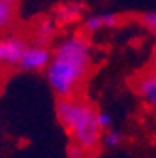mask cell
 I'll list each match as a JSON object with an SVG mask.
<instances>
[{
    "mask_svg": "<svg viewBox=\"0 0 156 158\" xmlns=\"http://www.w3.org/2000/svg\"><path fill=\"white\" fill-rule=\"evenodd\" d=\"M150 72H152V73H156V51H154L152 60H150Z\"/></svg>",
    "mask_w": 156,
    "mask_h": 158,
    "instance_id": "7c38bea8",
    "label": "cell"
},
{
    "mask_svg": "<svg viewBox=\"0 0 156 158\" xmlns=\"http://www.w3.org/2000/svg\"><path fill=\"white\" fill-rule=\"evenodd\" d=\"M122 143V132L117 130V128H111L107 132L102 134V145L107 147V149H117Z\"/></svg>",
    "mask_w": 156,
    "mask_h": 158,
    "instance_id": "ba28073f",
    "label": "cell"
},
{
    "mask_svg": "<svg viewBox=\"0 0 156 158\" xmlns=\"http://www.w3.org/2000/svg\"><path fill=\"white\" fill-rule=\"evenodd\" d=\"M27 44L28 40L15 32H8L0 36V70L19 68Z\"/></svg>",
    "mask_w": 156,
    "mask_h": 158,
    "instance_id": "3957f363",
    "label": "cell"
},
{
    "mask_svg": "<svg viewBox=\"0 0 156 158\" xmlns=\"http://www.w3.org/2000/svg\"><path fill=\"white\" fill-rule=\"evenodd\" d=\"M81 15V10H79V6H73V4H68V6H64L62 10H60V13H58V17L60 19H64V21H72V19H77Z\"/></svg>",
    "mask_w": 156,
    "mask_h": 158,
    "instance_id": "8fae6325",
    "label": "cell"
},
{
    "mask_svg": "<svg viewBox=\"0 0 156 158\" xmlns=\"http://www.w3.org/2000/svg\"><path fill=\"white\" fill-rule=\"evenodd\" d=\"M141 25H143V28H145L149 34L156 36V10L145 11V13L141 15Z\"/></svg>",
    "mask_w": 156,
    "mask_h": 158,
    "instance_id": "9c48e42d",
    "label": "cell"
},
{
    "mask_svg": "<svg viewBox=\"0 0 156 158\" xmlns=\"http://www.w3.org/2000/svg\"><path fill=\"white\" fill-rule=\"evenodd\" d=\"M51 60V47L43 42H36V40H28L27 49L23 53L21 64H19V70L23 72H45V68L49 66Z\"/></svg>",
    "mask_w": 156,
    "mask_h": 158,
    "instance_id": "277c9868",
    "label": "cell"
},
{
    "mask_svg": "<svg viewBox=\"0 0 156 158\" xmlns=\"http://www.w3.org/2000/svg\"><path fill=\"white\" fill-rule=\"evenodd\" d=\"M94 64V49L85 34H66L51 49V60L45 68L49 89L58 100L77 96Z\"/></svg>",
    "mask_w": 156,
    "mask_h": 158,
    "instance_id": "6da1fadb",
    "label": "cell"
},
{
    "mask_svg": "<svg viewBox=\"0 0 156 158\" xmlns=\"http://www.w3.org/2000/svg\"><path fill=\"white\" fill-rule=\"evenodd\" d=\"M135 92H138L141 104L156 115V73H152L150 70L141 73L135 79Z\"/></svg>",
    "mask_w": 156,
    "mask_h": 158,
    "instance_id": "5b68a950",
    "label": "cell"
},
{
    "mask_svg": "<svg viewBox=\"0 0 156 158\" xmlns=\"http://www.w3.org/2000/svg\"><path fill=\"white\" fill-rule=\"evenodd\" d=\"M56 118L70 137L72 156L83 158L102 145V128L98 124V109L88 100H85L81 96L58 100Z\"/></svg>",
    "mask_w": 156,
    "mask_h": 158,
    "instance_id": "7a4b0ae2",
    "label": "cell"
},
{
    "mask_svg": "<svg viewBox=\"0 0 156 158\" xmlns=\"http://www.w3.org/2000/svg\"><path fill=\"white\" fill-rule=\"evenodd\" d=\"M121 23V19L117 13H111V11H102V13H92L85 19V32L88 34H100V32H105V30H111L115 28L117 25Z\"/></svg>",
    "mask_w": 156,
    "mask_h": 158,
    "instance_id": "8992f818",
    "label": "cell"
},
{
    "mask_svg": "<svg viewBox=\"0 0 156 158\" xmlns=\"http://www.w3.org/2000/svg\"><path fill=\"white\" fill-rule=\"evenodd\" d=\"M98 124H100L102 134H104V132L115 128V118H113V115H111L109 111H105V109H98Z\"/></svg>",
    "mask_w": 156,
    "mask_h": 158,
    "instance_id": "30bf717a",
    "label": "cell"
},
{
    "mask_svg": "<svg viewBox=\"0 0 156 158\" xmlns=\"http://www.w3.org/2000/svg\"><path fill=\"white\" fill-rule=\"evenodd\" d=\"M19 13V0H0V36L8 34Z\"/></svg>",
    "mask_w": 156,
    "mask_h": 158,
    "instance_id": "52a82bcc",
    "label": "cell"
}]
</instances>
